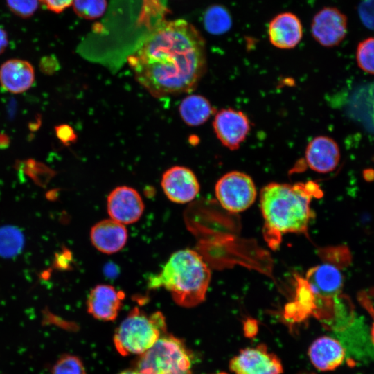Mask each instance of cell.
Wrapping results in <instances>:
<instances>
[{
	"label": "cell",
	"instance_id": "1",
	"mask_svg": "<svg viewBox=\"0 0 374 374\" xmlns=\"http://www.w3.org/2000/svg\"><path fill=\"white\" fill-rule=\"evenodd\" d=\"M136 81L161 98L193 91L206 70L205 41L184 19L157 25L127 58Z\"/></svg>",
	"mask_w": 374,
	"mask_h": 374
},
{
	"label": "cell",
	"instance_id": "11",
	"mask_svg": "<svg viewBox=\"0 0 374 374\" xmlns=\"http://www.w3.org/2000/svg\"><path fill=\"white\" fill-rule=\"evenodd\" d=\"M144 208L140 194L129 186L116 187L107 196V208L110 218L124 225L137 222Z\"/></svg>",
	"mask_w": 374,
	"mask_h": 374
},
{
	"label": "cell",
	"instance_id": "14",
	"mask_svg": "<svg viewBox=\"0 0 374 374\" xmlns=\"http://www.w3.org/2000/svg\"><path fill=\"white\" fill-rule=\"evenodd\" d=\"M305 157L310 169L319 173H327L337 168L340 160V150L332 138L318 136L308 143Z\"/></svg>",
	"mask_w": 374,
	"mask_h": 374
},
{
	"label": "cell",
	"instance_id": "12",
	"mask_svg": "<svg viewBox=\"0 0 374 374\" xmlns=\"http://www.w3.org/2000/svg\"><path fill=\"white\" fill-rule=\"evenodd\" d=\"M161 188L166 196L178 204L192 201L199 192V184L188 168L175 166L166 170L161 177Z\"/></svg>",
	"mask_w": 374,
	"mask_h": 374
},
{
	"label": "cell",
	"instance_id": "7",
	"mask_svg": "<svg viewBox=\"0 0 374 374\" xmlns=\"http://www.w3.org/2000/svg\"><path fill=\"white\" fill-rule=\"evenodd\" d=\"M229 368L235 374H282L283 371L279 358L263 344L241 350L231 359Z\"/></svg>",
	"mask_w": 374,
	"mask_h": 374
},
{
	"label": "cell",
	"instance_id": "16",
	"mask_svg": "<svg viewBox=\"0 0 374 374\" xmlns=\"http://www.w3.org/2000/svg\"><path fill=\"white\" fill-rule=\"evenodd\" d=\"M127 238L125 225L111 218L100 220L90 231V240L93 246L105 254L121 251L126 244Z\"/></svg>",
	"mask_w": 374,
	"mask_h": 374
},
{
	"label": "cell",
	"instance_id": "2",
	"mask_svg": "<svg viewBox=\"0 0 374 374\" xmlns=\"http://www.w3.org/2000/svg\"><path fill=\"white\" fill-rule=\"evenodd\" d=\"M321 193L309 181L296 184L270 183L260 191V208L265 224L279 233H301L306 230L311 211L310 201Z\"/></svg>",
	"mask_w": 374,
	"mask_h": 374
},
{
	"label": "cell",
	"instance_id": "10",
	"mask_svg": "<svg viewBox=\"0 0 374 374\" xmlns=\"http://www.w3.org/2000/svg\"><path fill=\"white\" fill-rule=\"evenodd\" d=\"M213 127L221 143L229 150H235L246 139L251 124L247 116L242 111L226 108L216 113Z\"/></svg>",
	"mask_w": 374,
	"mask_h": 374
},
{
	"label": "cell",
	"instance_id": "20",
	"mask_svg": "<svg viewBox=\"0 0 374 374\" xmlns=\"http://www.w3.org/2000/svg\"><path fill=\"white\" fill-rule=\"evenodd\" d=\"M204 26L208 33L216 35H222L231 28L232 17L224 6L212 5L204 12Z\"/></svg>",
	"mask_w": 374,
	"mask_h": 374
},
{
	"label": "cell",
	"instance_id": "3",
	"mask_svg": "<svg viewBox=\"0 0 374 374\" xmlns=\"http://www.w3.org/2000/svg\"><path fill=\"white\" fill-rule=\"evenodd\" d=\"M211 278L210 269L202 257L194 250L184 249L170 256L149 285L164 287L179 306L193 308L205 300Z\"/></svg>",
	"mask_w": 374,
	"mask_h": 374
},
{
	"label": "cell",
	"instance_id": "24",
	"mask_svg": "<svg viewBox=\"0 0 374 374\" xmlns=\"http://www.w3.org/2000/svg\"><path fill=\"white\" fill-rule=\"evenodd\" d=\"M51 374H86V371L78 357L64 355L53 365Z\"/></svg>",
	"mask_w": 374,
	"mask_h": 374
},
{
	"label": "cell",
	"instance_id": "17",
	"mask_svg": "<svg viewBox=\"0 0 374 374\" xmlns=\"http://www.w3.org/2000/svg\"><path fill=\"white\" fill-rule=\"evenodd\" d=\"M312 364L319 371H332L339 367L345 358V350L340 342L329 336L314 340L308 350Z\"/></svg>",
	"mask_w": 374,
	"mask_h": 374
},
{
	"label": "cell",
	"instance_id": "6",
	"mask_svg": "<svg viewBox=\"0 0 374 374\" xmlns=\"http://www.w3.org/2000/svg\"><path fill=\"white\" fill-rule=\"evenodd\" d=\"M215 196L221 206L231 213H239L254 202L257 192L252 178L240 171H231L217 181Z\"/></svg>",
	"mask_w": 374,
	"mask_h": 374
},
{
	"label": "cell",
	"instance_id": "13",
	"mask_svg": "<svg viewBox=\"0 0 374 374\" xmlns=\"http://www.w3.org/2000/svg\"><path fill=\"white\" fill-rule=\"evenodd\" d=\"M125 294L110 285L100 284L89 292L87 306L88 312L101 321L114 320L121 308Z\"/></svg>",
	"mask_w": 374,
	"mask_h": 374
},
{
	"label": "cell",
	"instance_id": "27",
	"mask_svg": "<svg viewBox=\"0 0 374 374\" xmlns=\"http://www.w3.org/2000/svg\"><path fill=\"white\" fill-rule=\"evenodd\" d=\"M48 10L60 13L72 5L73 0H39Z\"/></svg>",
	"mask_w": 374,
	"mask_h": 374
},
{
	"label": "cell",
	"instance_id": "31",
	"mask_svg": "<svg viewBox=\"0 0 374 374\" xmlns=\"http://www.w3.org/2000/svg\"><path fill=\"white\" fill-rule=\"evenodd\" d=\"M118 374H141L138 370H125Z\"/></svg>",
	"mask_w": 374,
	"mask_h": 374
},
{
	"label": "cell",
	"instance_id": "5",
	"mask_svg": "<svg viewBox=\"0 0 374 374\" xmlns=\"http://www.w3.org/2000/svg\"><path fill=\"white\" fill-rule=\"evenodd\" d=\"M136 370L141 374H191V359L179 339L165 335L141 355Z\"/></svg>",
	"mask_w": 374,
	"mask_h": 374
},
{
	"label": "cell",
	"instance_id": "32",
	"mask_svg": "<svg viewBox=\"0 0 374 374\" xmlns=\"http://www.w3.org/2000/svg\"><path fill=\"white\" fill-rule=\"evenodd\" d=\"M372 314H374V310L373 308H371L369 310ZM371 339L373 342L374 343V321L373 322L372 326H371Z\"/></svg>",
	"mask_w": 374,
	"mask_h": 374
},
{
	"label": "cell",
	"instance_id": "9",
	"mask_svg": "<svg viewBox=\"0 0 374 374\" xmlns=\"http://www.w3.org/2000/svg\"><path fill=\"white\" fill-rule=\"evenodd\" d=\"M348 19L335 7H325L314 16L311 23V34L324 47L339 45L347 33Z\"/></svg>",
	"mask_w": 374,
	"mask_h": 374
},
{
	"label": "cell",
	"instance_id": "15",
	"mask_svg": "<svg viewBox=\"0 0 374 374\" xmlns=\"http://www.w3.org/2000/svg\"><path fill=\"white\" fill-rule=\"evenodd\" d=\"M268 37L271 44L276 48H294L303 37L301 20L296 15L290 12L276 15L269 24Z\"/></svg>",
	"mask_w": 374,
	"mask_h": 374
},
{
	"label": "cell",
	"instance_id": "8",
	"mask_svg": "<svg viewBox=\"0 0 374 374\" xmlns=\"http://www.w3.org/2000/svg\"><path fill=\"white\" fill-rule=\"evenodd\" d=\"M306 282L312 294L332 311L344 285V278L338 267L329 263L312 267L306 273Z\"/></svg>",
	"mask_w": 374,
	"mask_h": 374
},
{
	"label": "cell",
	"instance_id": "25",
	"mask_svg": "<svg viewBox=\"0 0 374 374\" xmlns=\"http://www.w3.org/2000/svg\"><path fill=\"white\" fill-rule=\"evenodd\" d=\"M39 2V0H6L10 11L22 18L32 16L37 10Z\"/></svg>",
	"mask_w": 374,
	"mask_h": 374
},
{
	"label": "cell",
	"instance_id": "29",
	"mask_svg": "<svg viewBox=\"0 0 374 374\" xmlns=\"http://www.w3.org/2000/svg\"><path fill=\"white\" fill-rule=\"evenodd\" d=\"M56 64L55 59L49 56L41 60L39 67L43 73L49 74L55 71Z\"/></svg>",
	"mask_w": 374,
	"mask_h": 374
},
{
	"label": "cell",
	"instance_id": "22",
	"mask_svg": "<svg viewBox=\"0 0 374 374\" xmlns=\"http://www.w3.org/2000/svg\"><path fill=\"white\" fill-rule=\"evenodd\" d=\"M73 8L81 18L94 19L101 17L106 9V0H73Z\"/></svg>",
	"mask_w": 374,
	"mask_h": 374
},
{
	"label": "cell",
	"instance_id": "30",
	"mask_svg": "<svg viewBox=\"0 0 374 374\" xmlns=\"http://www.w3.org/2000/svg\"><path fill=\"white\" fill-rule=\"evenodd\" d=\"M8 44V35L6 32L0 27V54L6 48Z\"/></svg>",
	"mask_w": 374,
	"mask_h": 374
},
{
	"label": "cell",
	"instance_id": "19",
	"mask_svg": "<svg viewBox=\"0 0 374 374\" xmlns=\"http://www.w3.org/2000/svg\"><path fill=\"white\" fill-rule=\"evenodd\" d=\"M179 112L184 122L190 126H199L206 122L213 112L209 100L202 95L191 94L184 98Z\"/></svg>",
	"mask_w": 374,
	"mask_h": 374
},
{
	"label": "cell",
	"instance_id": "21",
	"mask_svg": "<svg viewBox=\"0 0 374 374\" xmlns=\"http://www.w3.org/2000/svg\"><path fill=\"white\" fill-rule=\"evenodd\" d=\"M22 231L17 226L6 225L0 227V256L5 258L19 255L24 246Z\"/></svg>",
	"mask_w": 374,
	"mask_h": 374
},
{
	"label": "cell",
	"instance_id": "28",
	"mask_svg": "<svg viewBox=\"0 0 374 374\" xmlns=\"http://www.w3.org/2000/svg\"><path fill=\"white\" fill-rule=\"evenodd\" d=\"M55 132L60 140L66 144L73 141L75 137L72 128L67 125L57 126Z\"/></svg>",
	"mask_w": 374,
	"mask_h": 374
},
{
	"label": "cell",
	"instance_id": "18",
	"mask_svg": "<svg viewBox=\"0 0 374 374\" xmlns=\"http://www.w3.org/2000/svg\"><path fill=\"white\" fill-rule=\"evenodd\" d=\"M34 80V68L26 60H9L0 67V83L9 92L23 93L30 88Z\"/></svg>",
	"mask_w": 374,
	"mask_h": 374
},
{
	"label": "cell",
	"instance_id": "33",
	"mask_svg": "<svg viewBox=\"0 0 374 374\" xmlns=\"http://www.w3.org/2000/svg\"><path fill=\"white\" fill-rule=\"evenodd\" d=\"M216 374H227V373H224V372H221V373H216Z\"/></svg>",
	"mask_w": 374,
	"mask_h": 374
},
{
	"label": "cell",
	"instance_id": "26",
	"mask_svg": "<svg viewBox=\"0 0 374 374\" xmlns=\"http://www.w3.org/2000/svg\"><path fill=\"white\" fill-rule=\"evenodd\" d=\"M358 14L362 24L374 30V0H362L358 7Z\"/></svg>",
	"mask_w": 374,
	"mask_h": 374
},
{
	"label": "cell",
	"instance_id": "23",
	"mask_svg": "<svg viewBox=\"0 0 374 374\" xmlns=\"http://www.w3.org/2000/svg\"><path fill=\"white\" fill-rule=\"evenodd\" d=\"M356 60L362 71L374 75V37L366 38L359 43Z\"/></svg>",
	"mask_w": 374,
	"mask_h": 374
},
{
	"label": "cell",
	"instance_id": "4",
	"mask_svg": "<svg viewBox=\"0 0 374 374\" xmlns=\"http://www.w3.org/2000/svg\"><path fill=\"white\" fill-rule=\"evenodd\" d=\"M166 329L165 317L161 312L148 315L136 308L117 328L114 344L121 355H142L157 341Z\"/></svg>",
	"mask_w": 374,
	"mask_h": 374
}]
</instances>
